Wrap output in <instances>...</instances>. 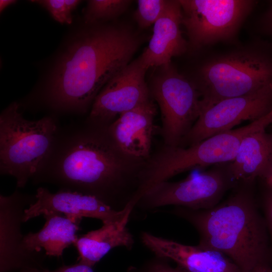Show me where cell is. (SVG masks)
Masks as SVG:
<instances>
[{"instance_id":"16","label":"cell","mask_w":272,"mask_h":272,"mask_svg":"<svg viewBox=\"0 0 272 272\" xmlns=\"http://www.w3.org/2000/svg\"><path fill=\"white\" fill-rule=\"evenodd\" d=\"M182 17L179 1L168 0L162 15L154 24L148 46L140 55L149 69L171 63L173 57L187 50L188 42L181 31Z\"/></svg>"},{"instance_id":"27","label":"cell","mask_w":272,"mask_h":272,"mask_svg":"<svg viewBox=\"0 0 272 272\" xmlns=\"http://www.w3.org/2000/svg\"><path fill=\"white\" fill-rule=\"evenodd\" d=\"M16 1L14 0H1L0 1V11L3 12L9 6L16 3Z\"/></svg>"},{"instance_id":"29","label":"cell","mask_w":272,"mask_h":272,"mask_svg":"<svg viewBox=\"0 0 272 272\" xmlns=\"http://www.w3.org/2000/svg\"><path fill=\"white\" fill-rule=\"evenodd\" d=\"M263 180L265 181L267 187L272 189V174Z\"/></svg>"},{"instance_id":"30","label":"cell","mask_w":272,"mask_h":272,"mask_svg":"<svg viewBox=\"0 0 272 272\" xmlns=\"http://www.w3.org/2000/svg\"><path fill=\"white\" fill-rule=\"evenodd\" d=\"M39 269L36 268H30L23 269L21 272H38Z\"/></svg>"},{"instance_id":"11","label":"cell","mask_w":272,"mask_h":272,"mask_svg":"<svg viewBox=\"0 0 272 272\" xmlns=\"http://www.w3.org/2000/svg\"><path fill=\"white\" fill-rule=\"evenodd\" d=\"M148 69L140 56L131 61L101 89L86 121L108 126L120 114L152 99L145 79Z\"/></svg>"},{"instance_id":"6","label":"cell","mask_w":272,"mask_h":272,"mask_svg":"<svg viewBox=\"0 0 272 272\" xmlns=\"http://www.w3.org/2000/svg\"><path fill=\"white\" fill-rule=\"evenodd\" d=\"M194 83L200 95L202 111L223 100L272 84V57L254 48L233 51L203 64Z\"/></svg>"},{"instance_id":"31","label":"cell","mask_w":272,"mask_h":272,"mask_svg":"<svg viewBox=\"0 0 272 272\" xmlns=\"http://www.w3.org/2000/svg\"><path fill=\"white\" fill-rule=\"evenodd\" d=\"M252 272V271H251Z\"/></svg>"},{"instance_id":"8","label":"cell","mask_w":272,"mask_h":272,"mask_svg":"<svg viewBox=\"0 0 272 272\" xmlns=\"http://www.w3.org/2000/svg\"><path fill=\"white\" fill-rule=\"evenodd\" d=\"M229 163L214 165L208 170L191 174L180 181L160 182L143 195L135 207L147 211L168 206L195 210L212 208L236 183Z\"/></svg>"},{"instance_id":"1","label":"cell","mask_w":272,"mask_h":272,"mask_svg":"<svg viewBox=\"0 0 272 272\" xmlns=\"http://www.w3.org/2000/svg\"><path fill=\"white\" fill-rule=\"evenodd\" d=\"M143 164L127 156L107 126L87 121L59 127L34 184L94 196L112 209L122 210L134 197Z\"/></svg>"},{"instance_id":"19","label":"cell","mask_w":272,"mask_h":272,"mask_svg":"<svg viewBox=\"0 0 272 272\" xmlns=\"http://www.w3.org/2000/svg\"><path fill=\"white\" fill-rule=\"evenodd\" d=\"M43 216L45 220L44 226L37 232L24 235L22 248L31 254L40 253L42 248L45 255L59 257L65 248L77 240L80 222L55 212H46Z\"/></svg>"},{"instance_id":"23","label":"cell","mask_w":272,"mask_h":272,"mask_svg":"<svg viewBox=\"0 0 272 272\" xmlns=\"http://www.w3.org/2000/svg\"><path fill=\"white\" fill-rule=\"evenodd\" d=\"M168 259L157 256L140 267H131L128 272H186L180 267L174 268L167 262Z\"/></svg>"},{"instance_id":"7","label":"cell","mask_w":272,"mask_h":272,"mask_svg":"<svg viewBox=\"0 0 272 272\" xmlns=\"http://www.w3.org/2000/svg\"><path fill=\"white\" fill-rule=\"evenodd\" d=\"M155 68L149 87L160 109L164 145L180 146L201 113L200 95L171 62Z\"/></svg>"},{"instance_id":"3","label":"cell","mask_w":272,"mask_h":272,"mask_svg":"<svg viewBox=\"0 0 272 272\" xmlns=\"http://www.w3.org/2000/svg\"><path fill=\"white\" fill-rule=\"evenodd\" d=\"M254 182H237L235 189L222 203L207 210L175 206L169 213L190 223L199 236V245L230 258L241 272L265 264V230L258 212Z\"/></svg>"},{"instance_id":"18","label":"cell","mask_w":272,"mask_h":272,"mask_svg":"<svg viewBox=\"0 0 272 272\" xmlns=\"http://www.w3.org/2000/svg\"><path fill=\"white\" fill-rule=\"evenodd\" d=\"M229 166L236 182H254L269 176L272 174V134L262 129L247 135Z\"/></svg>"},{"instance_id":"5","label":"cell","mask_w":272,"mask_h":272,"mask_svg":"<svg viewBox=\"0 0 272 272\" xmlns=\"http://www.w3.org/2000/svg\"><path fill=\"white\" fill-rule=\"evenodd\" d=\"M60 127L54 117L30 120L16 102L0 115V173L15 178L23 188L47 156Z\"/></svg>"},{"instance_id":"20","label":"cell","mask_w":272,"mask_h":272,"mask_svg":"<svg viewBox=\"0 0 272 272\" xmlns=\"http://www.w3.org/2000/svg\"><path fill=\"white\" fill-rule=\"evenodd\" d=\"M129 0H91L88 2L85 14L87 24L116 18L123 13L131 4Z\"/></svg>"},{"instance_id":"24","label":"cell","mask_w":272,"mask_h":272,"mask_svg":"<svg viewBox=\"0 0 272 272\" xmlns=\"http://www.w3.org/2000/svg\"><path fill=\"white\" fill-rule=\"evenodd\" d=\"M264 196V206L266 221L272 238V189L268 187Z\"/></svg>"},{"instance_id":"2","label":"cell","mask_w":272,"mask_h":272,"mask_svg":"<svg viewBox=\"0 0 272 272\" xmlns=\"http://www.w3.org/2000/svg\"><path fill=\"white\" fill-rule=\"evenodd\" d=\"M140 44L139 37L127 26L90 30L60 58L44 92V100L59 111L85 113L107 83L131 61Z\"/></svg>"},{"instance_id":"22","label":"cell","mask_w":272,"mask_h":272,"mask_svg":"<svg viewBox=\"0 0 272 272\" xmlns=\"http://www.w3.org/2000/svg\"><path fill=\"white\" fill-rule=\"evenodd\" d=\"M81 2L78 0L31 1L45 8L56 21L67 24L72 23V13Z\"/></svg>"},{"instance_id":"15","label":"cell","mask_w":272,"mask_h":272,"mask_svg":"<svg viewBox=\"0 0 272 272\" xmlns=\"http://www.w3.org/2000/svg\"><path fill=\"white\" fill-rule=\"evenodd\" d=\"M152 99L120 114L107 126L109 133L122 151L142 164L151 155L157 111Z\"/></svg>"},{"instance_id":"21","label":"cell","mask_w":272,"mask_h":272,"mask_svg":"<svg viewBox=\"0 0 272 272\" xmlns=\"http://www.w3.org/2000/svg\"><path fill=\"white\" fill-rule=\"evenodd\" d=\"M168 0H139L134 16L142 29L154 25L165 10Z\"/></svg>"},{"instance_id":"12","label":"cell","mask_w":272,"mask_h":272,"mask_svg":"<svg viewBox=\"0 0 272 272\" xmlns=\"http://www.w3.org/2000/svg\"><path fill=\"white\" fill-rule=\"evenodd\" d=\"M36 200L35 195L22 193L16 189L10 195H0V270L35 268L41 253L31 254L22 248L21 233L24 212Z\"/></svg>"},{"instance_id":"4","label":"cell","mask_w":272,"mask_h":272,"mask_svg":"<svg viewBox=\"0 0 272 272\" xmlns=\"http://www.w3.org/2000/svg\"><path fill=\"white\" fill-rule=\"evenodd\" d=\"M272 123V110L262 118L243 127L210 137L186 147L164 145L151 155L140 172L142 187L146 191L182 172L232 162L247 135Z\"/></svg>"},{"instance_id":"14","label":"cell","mask_w":272,"mask_h":272,"mask_svg":"<svg viewBox=\"0 0 272 272\" xmlns=\"http://www.w3.org/2000/svg\"><path fill=\"white\" fill-rule=\"evenodd\" d=\"M140 238L155 256L174 261L186 272H241L230 258L209 247L183 244L147 231L142 232Z\"/></svg>"},{"instance_id":"25","label":"cell","mask_w":272,"mask_h":272,"mask_svg":"<svg viewBox=\"0 0 272 272\" xmlns=\"http://www.w3.org/2000/svg\"><path fill=\"white\" fill-rule=\"evenodd\" d=\"M38 272H94L92 267L87 265L78 263L71 265H65L59 267L56 270L50 271L44 270Z\"/></svg>"},{"instance_id":"28","label":"cell","mask_w":272,"mask_h":272,"mask_svg":"<svg viewBox=\"0 0 272 272\" xmlns=\"http://www.w3.org/2000/svg\"><path fill=\"white\" fill-rule=\"evenodd\" d=\"M252 272H272V269L266 264H264L256 267Z\"/></svg>"},{"instance_id":"17","label":"cell","mask_w":272,"mask_h":272,"mask_svg":"<svg viewBox=\"0 0 272 272\" xmlns=\"http://www.w3.org/2000/svg\"><path fill=\"white\" fill-rule=\"evenodd\" d=\"M136 205L135 201H130L120 218L102 223L101 228L78 236L74 245L78 252L79 263L93 267L114 248L132 249L134 237L127 225Z\"/></svg>"},{"instance_id":"9","label":"cell","mask_w":272,"mask_h":272,"mask_svg":"<svg viewBox=\"0 0 272 272\" xmlns=\"http://www.w3.org/2000/svg\"><path fill=\"white\" fill-rule=\"evenodd\" d=\"M182 25L194 50L229 40L236 35L256 4L249 0H179Z\"/></svg>"},{"instance_id":"13","label":"cell","mask_w":272,"mask_h":272,"mask_svg":"<svg viewBox=\"0 0 272 272\" xmlns=\"http://www.w3.org/2000/svg\"><path fill=\"white\" fill-rule=\"evenodd\" d=\"M35 195L36 200L25 209L23 223L48 212L61 213L77 222L85 217L104 223L120 218L126 209L116 211L94 196L67 190L52 193L39 187Z\"/></svg>"},{"instance_id":"26","label":"cell","mask_w":272,"mask_h":272,"mask_svg":"<svg viewBox=\"0 0 272 272\" xmlns=\"http://www.w3.org/2000/svg\"><path fill=\"white\" fill-rule=\"evenodd\" d=\"M265 23L268 30L272 34V2L265 17Z\"/></svg>"},{"instance_id":"10","label":"cell","mask_w":272,"mask_h":272,"mask_svg":"<svg viewBox=\"0 0 272 272\" xmlns=\"http://www.w3.org/2000/svg\"><path fill=\"white\" fill-rule=\"evenodd\" d=\"M272 110V84L254 92L223 100L201 111L181 147L198 143L232 129L244 121L258 120Z\"/></svg>"}]
</instances>
